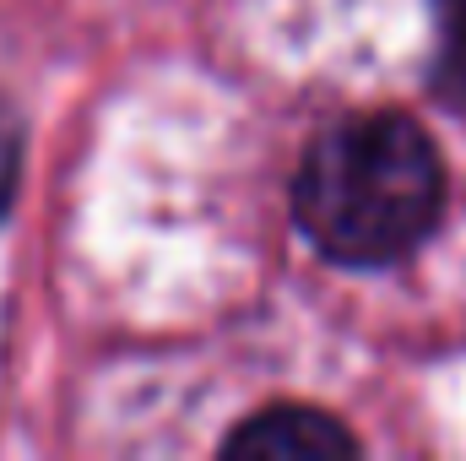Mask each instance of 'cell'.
<instances>
[{
  "label": "cell",
  "instance_id": "1",
  "mask_svg": "<svg viewBox=\"0 0 466 461\" xmlns=\"http://www.w3.org/2000/svg\"><path fill=\"white\" fill-rule=\"evenodd\" d=\"M445 212V163L407 115L326 125L293 174V223L337 266H390L412 255Z\"/></svg>",
  "mask_w": 466,
  "mask_h": 461
},
{
  "label": "cell",
  "instance_id": "2",
  "mask_svg": "<svg viewBox=\"0 0 466 461\" xmlns=\"http://www.w3.org/2000/svg\"><path fill=\"white\" fill-rule=\"evenodd\" d=\"M223 456L233 461H337L358 456V440L342 418L320 407H266L244 418L223 440Z\"/></svg>",
  "mask_w": 466,
  "mask_h": 461
},
{
  "label": "cell",
  "instance_id": "3",
  "mask_svg": "<svg viewBox=\"0 0 466 461\" xmlns=\"http://www.w3.org/2000/svg\"><path fill=\"white\" fill-rule=\"evenodd\" d=\"M434 87L466 109V0H434Z\"/></svg>",
  "mask_w": 466,
  "mask_h": 461
},
{
  "label": "cell",
  "instance_id": "4",
  "mask_svg": "<svg viewBox=\"0 0 466 461\" xmlns=\"http://www.w3.org/2000/svg\"><path fill=\"white\" fill-rule=\"evenodd\" d=\"M16 185H22V119L0 104V223L16 201Z\"/></svg>",
  "mask_w": 466,
  "mask_h": 461
}]
</instances>
